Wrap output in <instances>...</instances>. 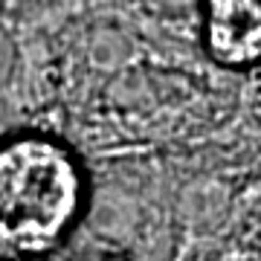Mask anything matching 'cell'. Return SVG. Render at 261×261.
I'll return each instance as SVG.
<instances>
[{"mask_svg":"<svg viewBox=\"0 0 261 261\" xmlns=\"http://www.w3.org/2000/svg\"><path fill=\"white\" fill-rule=\"evenodd\" d=\"M87 200L84 168L64 142L20 134L0 151V247L38 258L64 244Z\"/></svg>","mask_w":261,"mask_h":261,"instance_id":"obj_1","label":"cell"},{"mask_svg":"<svg viewBox=\"0 0 261 261\" xmlns=\"http://www.w3.org/2000/svg\"><path fill=\"white\" fill-rule=\"evenodd\" d=\"M203 47L215 64L247 70L261 64V0H200Z\"/></svg>","mask_w":261,"mask_h":261,"instance_id":"obj_2","label":"cell"},{"mask_svg":"<svg viewBox=\"0 0 261 261\" xmlns=\"http://www.w3.org/2000/svg\"><path fill=\"white\" fill-rule=\"evenodd\" d=\"M96 261H128V258H122V255H102V258H96Z\"/></svg>","mask_w":261,"mask_h":261,"instance_id":"obj_3","label":"cell"}]
</instances>
